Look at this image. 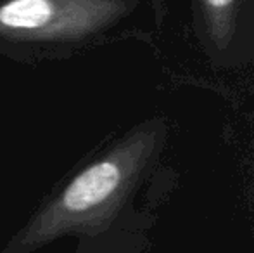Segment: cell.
<instances>
[{
	"label": "cell",
	"mask_w": 254,
	"mask_h": 253,
	"mask_svg": "<svg viewBox=\"0 0 254 253\" xmlns=\"http://www.w3.org/2000/svg\"><path fill=\"white\" fill-rule=\"evenodd\" d=\"M118 10L116 0H9L0 5V33L19 40H80Z\"/></svg>",
	"instance_id": "6da1fadb"
},
{
	"label": "cell",
	"mask_w": 254,
	"mask_h": 253,
	"mask_svg": "<svg viewBox=\"0 0 254 253\" xmlns=\"http://www.w3.org/2000/svg\"><path fill=\"white\" fill-rule=\"evenodd\" d=\"M206 3L213 10H225L234 3V0H206Z\"/></svg>",
	"instance_id": "7a4b0ae2"
}]
</instances>
